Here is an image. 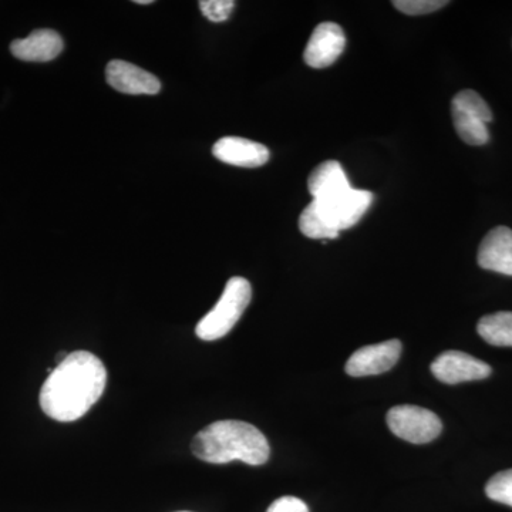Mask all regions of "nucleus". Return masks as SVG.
<instances>
[{"mask_svg": "<svg viewBox=\"0 0 512 512\" xmlns=\"http://www.w3.org/2000/svg\"><path fill=\"white\" fill-rule=\"evenodd\" d=\"M107 383L103 362L86 350L64 356L40 390V407L56 421L82 419L99 402Z\"/></svg>", "mask_w": 512, "mask_h": 512, "instance_id": "nucleus-1", "label": "nucleus"}, {"mask_svg": "<svg viewBox=\"0 0 512 512\" xmlns=\"http://www.w3.org/2000/svg\"><path fill=\"white\" fill-rule=\"evenodd\" d=\"M191 447L195 457L210 464L242 461L249 466H262L271 454L264 434L239 420L215 421L194 437Z\"/></svg>", "mask_w": 512, "mask_h": 512, "instance_id": "nucleus-2", "label": "nucleus"}, {"mask_svg": "<svg viewBox=\"0 0 512 512\" xmlns=\"http://www.w3.org/2000/svg\"><path fill=\"white\" fill-rule=\"evenodd\" d=\"M252 299L251 284L245 278L229 279L217 305L198 322V338L212 342L224 338L241 319Z\"/></svg>", "mask_w": 512, "mask_h": 512, "instance_id": "nucleus-3", "label": "nucleus"}, {"mask_svg": "<svg viewBox=\"0 0 512 512\" xmlns=\"http://www.w3.org/2000/svg\"><path fill=\"white\" fill-rule=\"evenodd\" d=\"M451 116L458 137L470 146H484L490 140L487 124L493 120L490 106L474 90H463L451 101Z\"/></svg>", "mask_w": 512, "mask_h": 512, "instance_id": "nucleus-4", "label": "nucleus"}, {"mask_svg": "<svg viewBox=\"0 0 512 512\" xmlns=\"http://www.w3.org/2000/svg\"><path fill=\"white\" fill-rule=\"evenodd\" d=\"M386 421L394 436L413 444L430 443L443 431L437 414L413 404L394 406L387 413Z\"/></svg>", "mask_w": 512, "mask_h": 512, "instance_id": "nucleus-5", "label": "nucleus"}, {"mask_svg": "<svg viewBox=\"0 0 512 512\" xmlns=\"http://www.w3.org/2000/svg\"><path fill=\"white\" fill-rule=\"evenodd\" d=\"M373 198L375 195L370 191L353 190L350 187L338 194L312 202L318 208L322 220L339 234L340 231L355 227L357 222L362 220L363 215L372 205Z\"/></svg>", "mask_w": 512, "mask_h": 512, "instance_id": "nucleus-6", "label": "nucleus"}, {"mask_svg": "<svg viewBox=\"0 0 512 512\" xmlns=\"http://www.w3.org/2000/svg\"><path fill=\"white\" fill-rule=\"evenodd\" d=\"M402 355V342L397 339L363 346L349 357L346 373L353 377L382 375L389 372L399 362Z\"/></svg>", "mask_w": 512, "mask_h": 512, "instance_id": "nucleus-7", "label": "nucleus"}, {"mask_svg": "<svg viewBox=\"0 0 512 512\" xmlns=\"http://www.w3.org/2000/svg\"><path fill=\"white\" fill-rule=\"evenodd\" d=\"M431 372L440 382L457 384L487 379L493 370L483 360L458 350H448L431 363Z\"/></svg>", "mask_w": 512, "mask_h": 512, "instance_id": "nucleus-8", "label": "nucleus"}, {"mask_svg": "<svg viewBox=\"0 0 512 512\" xmlns=\"http://www.w3.org/2000/svg\"><path fill=\"white\" fill-rule=\"evenodd\" d=\"M346 37L343 29L333 22H323L313 30L303 59L313 69L332 66L345 50Z\"/></svg>", "mask_w": 512, "mask_h": 512, "instance_id": "nucleus-9", "label": "nucleus"}, {"mask_svg": "<svg viewBox=\"0 0 512 512\" xmlns=\"http://www.w3.org/2000/svg\"><path fill=\"white\" fill-rule=\"evenodd\" d=\"M106 79L113 89L124 94H153L160 93L161 83L154 74L124 62V60H111L106 67Z\"/></svg>", "mask_w": 512, "mask_h": 512, "instance_id": "nucleus-10", "label": "nucleus"}, {"mask_svg": "<svg viewBox=\"0 0 512 512\" xmlns=\"http://www.w3.org/2000/svg\"><path fill=\"white\" fill-rule=\"evenodd\" d=\"M212 154L222 163L245 168L261 167L271 156L264 144L241 137L221 138L212 147Z\"/></svg>", "mask_w": 512, "mask_h": 512, "instance_id": "nucleus-11", "label": "nucleus"}, {"mask_svg": "<svg viewBox=\"0 0 512 512\" xmlns=\"http://www.w3.org/2000/svg\"><path fill=\"white\" fill-rule=\"evenodd\" d=\"M477 261L487 271L512 276V229H491L481 242Z\"/></svg>", "mask_w": 512, "mask_h": 512, "instance_id": "nucleus-12", "label": "nucleus"}, {"mask_svg": "<svg viewBox=\"0 0 512 512\" xmlns=\"http://www.w3.org/2000/svg\"><path fill=\"white\" fill-rule=\"evenodd\" d=\"M63 39L50 29H39L10 45V52L23 62H50L62 53Z\"/></svg>", "mask_w": 512, "mask_h": 512, "instance_id": "nucleus-13", "label": "nucleus"}, {"mask_svg": "<svg viewBox=\"0 0 512 512\" xmlns=\"http://www.w3.org/2000/svg\"><path fill=\"white\" fill-rule=\"evenodd\" d=\"M308 188L313 200H322L340 191L348 190L350 184L345 170L338 161H325L309 175Z\"/></svg>", "mask_w": 512, "mask_h": 512, "instance_id": "nucleus-14", "label": "nucleus"}, {"mask_svg": "<svg viewBox=\"0 0 512 512\" xmlns=\"http://www.w3.org/2000/svg\"><path fill=\"white\" fill-rule=\"evenodd\" d=\"M478 335L498 348H512V312L484 316L477 325Z\"/></svg>", "mask_w": 512, "mask_h": 512, "instance_id": "nucleus-15", "label": "nucleus"}, {"mask_svg": "<svg viewBox=\"0 0 512 512\" xmlns=\"http://www.w3.org/2000/svg\"><path fill=\"white\" fill-rule=\"evenodd\" d=\"M299 229L305 237L312 239H336L338 232L328 227L325 221L320 217L318 208L311 202L299 217Z\"/></svg>", "mask_w": 512, "mask_h": 512, "instance_id": "nucleus-16", "label": "nucleus"}, {"mask_svg": "<svg viewBox=\"0 0 512 512\" xmlns=\"http://www.w3.org/2000/svg\"><path fill=\"white\" fill-rule=\"evenodd\" d=\"M485 494L495 503L512 507V468L495 474L485 485Z\"/></svg>", "mask_w": 512, "mask_h": 512, "instance_id": "nucleus-17", "label": "nucleus"}, {"mask_svg": "<svg viewBox=\"0 0 512 512\" xmlns=\"http://www.w3.org/2000/svg\"><path fill=\"white\" fill-rule=\"evenodd\" d=\"M393 5L404 15L421 16L429 15V13L444 8L448 5V2H444V0H396Z\"/></svg>", "mask_w": 512, "mask_h": 512, "instance_id": "nucleus-18", "label": "nucleus"}, {"mask_svg": "<svg viewBox=\"0 0 512 512\" xmlns=\"http://www.w3.org/2000/svg\"><path fill=\"white\" fill-rule=\"evenodd\" d=\"M234 0H202L201 12L211 22H225L234 10Z\"/></svg>", "mask_w": 512, "mask_h": 512, "instance_id": "nucleus-19", "label": "nucleus"}, {"mask_svg": "<svg viewBox=\"0 0 512 512\" xmlns=\"http://www.w3.org/2000/svg\"><path fill=\"white\" fill-rule=\"evenodd\" d=\"M266 512H309V508L301 498L286 495L274 501Z\"/></svg>", "mask_w": 512, "mask_h": 512, "instance_id": "nucleus-20", "label": "nucleus"}, {"mask_svg": "<svg viewBox=\"0 0 512 512\" xmlns=\"http://www.w3.org/2000/svg\"><path fill=\"white\" fill-rule=\"evenodd\" d=\"M137 5H151L153 0H136Z\"/></svg>", "mask_w": 512, "mask_h": 512, "instance_id": "nucleus-21", "label": "nucleus"}, {"mask_svg": "<svg viewBox=\"0 0 512 512\" xmlns=\"http://www.w3.org/2000/svg\"><path fill=\"white\" fill-rule=\"evenodd\" d=\"M178 512H190V511H178Z\"/></svg>", "mask_w": 512, "mask_h": 512, "instance_id": "nucleus-22", "label": "nucleus"}]
</instances>
